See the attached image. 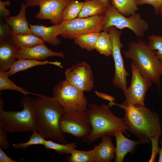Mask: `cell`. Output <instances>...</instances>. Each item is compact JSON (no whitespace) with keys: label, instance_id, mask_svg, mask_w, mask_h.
<instances>
[{"label":"cell","instance_id":"1","mask_svg":"<svg viewBox=\"0 0 162 162\" xmlns=\"http://www.w3.org/2000/svg\"><path fill=\"white\" fill-rule=\"evenodd\" d=\"M113 104L117 105L124 110V119L128 131L146 143L151 142L152 153L150 160L154 161L160 149L158 146L159 139L161 134L159 115L145 106H124L114 103Z\"/></svg>","mask_w":162,"mask_h":162},{"label":"cell","instance_id":"2","mask_svg":"<svg viewBox=\"0 0 162 162\" xmlns=\"http://www.w3.org/2000/svg\"><path fill=\"white\" fill-rule=\"evenodd\" d=\"M34 100L38 132L45 139L66 143V136L60 126L61 119L64 113L63 108L53 97L41 95Z\"/></svg>","mask_w":162,"mask_h":162},{"label":"cell","instance_id":"3","mask_svg":"<svg viewBox=\"0 0 162 162\" xmlns=\"http://www.w3.org/2000/svg\"><path fill=\"white\" fill-rule=\"evenodd\" d=\"M86 111L89 118L92 130L90 134L81 140L84 142L90 144L106 136H114L115 130L121 129L127 134L128 128L124 119L114 115L110 107L104 104L98 106L94 103L88 104Z\"/></svg>","mask_w":162,"mask_h":162},{"label":"cell","instance_id":"4","mask_svg":"<svg viewBox=\"0 0 162 162\" xmlns=\"http://www.w3.org/2000/svg\"><path fill=\"white\" fill-rule=\"evenodd\" d=\"M128 45V50H123L125 58L132 59L142 75L160 88L162 61L144 41L138 39L137 42L129 43Z\"/></svg>","mask_w":162,"mask_h":162},{"label":"cell","instance_id":"5","mask_svg":"<svg viewBox=\"0 0 162 162\" xmlns=\"http://www.w3.org/2000/svg\"><path fill=\"white\" fill-rule=\"evenodd\" d=\"M21 105L23 109L19 111H5L0 105V127L10 133L38 131L34 99L25 96Z\"/></svg>","mask_w":162,"mask_h":162},{"label":"cell","instance_id":"6","mask_svg":"<svg viewBox=\"0 0 162 162\" xmlns=\"http://www.w3.org/2000/svg\"><path fill=\"white\" fill-rule=\"evenodd\" d=\"M112 26L121 30L128 28L140 38L143 37L148 28V23L141 18L139 14L135 13L127 17L111 4L107 8L104 16L102 30L109 32V28Z\"/></svg>","mask_w":162,"mask_h":162},{"label":"cell","instance_id":"7","mask_svg":"<svg viewBox=\"0 0 162 162\" xmlns=\"http://www.w3.org/2000/svg\"><path fill=\"white\" fill-rule=\"evenodd\" d=\"M52 93L53 97L63 108L64 112L87 109L88 104L84 92L65 80L57 83Z\"/></svg>","mask_w":162,"mask_h":162},{"label":"cell","instance_id":"8","mask_svg":"<svg viewBox=\"0 0 162 162\" xmlns=\"http://www.w3.org/2000/svg\"><path fill=\"white\" fill-rule=\"evenodd\" d=\"M103 20L104 16H96L64 20L58 24L59 35L74 39L84 34L100 33L102 30Z\"/></svg>","mask_w":162,"mask_h":162},{"label":"cell","instance_id":"9","mask_svg":"<svg viewBox=\"0 0 162 162\" xmlns=\"http://www.w3.org/2000/svg\"><path fill=\"white\" fill-rule=\"evenodd\" d=\"M112 47V56L115 67L114 77L112 81L113 85L120 88L125 93L127 89V77L130 74L126 70L124 61L121 53V49L123 45L121 41L122 30H118L114 26L109 29Z\"/></svg>","mask_w":162,"mask_h":162},{"label":"cell","instance_id":"10","mask_svg":"<svg viewBox=\"0 0 162 162\" xmlns=\"http://www.w3.org/2000/svg\"><path fill=\"white\" fill-rule=\"evenodd\" d=\"M60 126L64 133L69 134L78 139L88 136L92 130L86 111L64 112L61 119Z\"/></svg>","mask_w":162,"mask_h":162},{"label":"cell","instance_id":"11","mask_svg":"<svg viewBox=\"0 0 162 162\" xmlns=\"http://www.w3.org/2000/svg\"><path fill=\"white\" fill-rule=\"evenodd\" d=\"M130 66L132 75L131 82L126 92L124 93L125 100L121 104L145 106V95L152 82L142 75L132 61Z\"/></svg>","mask_w":162,"mask_h":162},{"label":"cell","instance_id":"12","mask_svg":"<svg viewBox=\"0 0 162 162\" xmlns=\"http://www.w3.org/2000/svg\"><path fill=\"white\" fill-rule=\"evenodd\" d=\"M65 80L83 92H89L94 87L93 74L90 65L85 61L73 65L65 72Z\"/></svg>","mask_w":162,"mask_h":162},{"label":"cell","instance_id":"13","mask_svg":"<svg viewBox=\"0 0 162 162\" xmlns=\"http://www.w3.org/2000/svg\"><path fill=\"white\" fill-rule=\"evenodd\" d=\"M72 0H39L37 5L39 7V12L35 17L41 20L48 19L54 24L62 22L63 11Z\"/></svg>","mask_w":162,"mask_h":162},{"label":"cell","instance_id":"14","mask_svg":"<svg viewBox=\"0 0 162 162\" xmlns=\"http://www.w3.org/2000/svg\"><path fill=\"white\" fill-rule=\"evenodd\" d=\"M20 47L12 38L0 41V72L8 71L17 58Z\"/></svg>","mask_w":162,"mask_h":162},{"label":"cell","instance_id":"15","mask_svg":"<svg viewBox=\"0 0 162 162\" xmlns=\"http://www.w3.org/2000/svg\"><path fill=\"white\" fill-rule=\"evenodd\" d=\"M57 56L64 58L62 52H54L48 48L44 44L28 48H20L17 58L44 61L47 58Z\"/></svg>","mask_w":162,"mask_h":162},{"label":"cell","instance_id":"16","mask_svg":"<svg viewBox=\"0 0 162 162\" xmlns=\"http://www.w3.org/2000/svg\"><path fill=\"white\" fill-rule=\"evenodd\" d=\"M120 129L116 130L114 133L116 142L115 162H122L124 158L128 152L132 153L136 146L139 144L146 143L144 140L134 141L126 137Z\"/></svg>","mask_w":162,"mask_h":162},{"label":"cell","instance_id":"17","mask_svg":"<svg viewBox=\"0 0 162 162\" xmlns=\"http://www.w3.org/2000/svg\"><path fill=\"white\" fill-rule=\"evenodd\" d=\"M27 7L24 3L21 6L19 12L14 16H10L4 19L10 26L12 34H32L26 17V10Z\"/></svg>","mask_w":162,"mask_h":162},{"label":"cell","instance_id":"18","mask_svg":"<svg viewBox=\"0 0 162 162\" xmlns=\"http://www.w3.org/2000/svg\"><path fill=\"white\" fill-rule=\"evenodd\" d=\"M101 138V142L93 149L94 162H111L115 158L116 147L110 136H106Z\"/></svg>","mask_w":162,"mask_h":162},{"label":"cell","instance_id":"19","mask_svg":"<svg viewBox=\"0 0 162 162\" xmlns=\"http://www.w3.org/2000/svg\"><path fill=\"white\" fill-rule=\"evenodd\" d=\"M32 33L41 38L44 41L54 46L59 45L61 41L57 37L59 35L58 24L50 26L43 25L29 24Z\"/></svg>","mask_w":162,"mask_h":162},{"label":"cell","instance_id":"20","mask_svg":"<svg viewBox=\"0 0 162 162\" xmlns=\"http://www.w3.org/2000/svg\"><path fill=\"white\" fill-rule=\"evenodd\" d=\"M51 64L58 66L61 68H63L61 63L57 61L50 62L47 60H39L26 59L21 58L12 64L9 69L6 72L8 77L20 71L38 65Z\"/></svg>","mask_w":162,"mask_h":162},{"label":"cell","instance_id":"21","mask_svg":"<svg viewBox=\"0 0 162 162\" xmlns=\"http://www.w3.org/2000/svg\"><path fill=\"white\" fill-rule=\"evenodd\" d=\"M107 7L98 0H85L78 18H84L96 16H103Z\"/></svg>","mask_w":162,"mask_h":162},{"label":"cell","instance_id":"22","mask_svg":"<svg viewBox=\"0 0 162 162\" xmlns=\"http://www.w3.org/2000/svg\"><path fill=\"white\" fill-rule=\"evenodd\" d=\"M94 49L101 54L107 57L112 55V45L108 32L103 31L100 32L95 44Z\"/></svg>","mask_w":162,"mask_h":162},{"label":"cell","instance_id":"23","mask_svg":"<svg viewBox=\"0 0 162 162\" xmlns=\"http://www.w3.org/2000/svg\"><path fill=\"white\" fill-rule=\"evenodd\" d=\"M12 38L20 48H28L40 44L45 41L40 38L33 34H12Z\"/></svg>","mask_w":162,"mask_h":162},{"label":"cell","instance_id":"24","mask_svg":"<svg viewBox=\"0 0 162 162\" xmlns=\"http://www.w3.org/2000/svg\"><path fill=\"white\" fill-rule=\"evenodd\" d=\"M100 34V32H92L80 35L74 39L75 43L82 49L93 50Z\"/></svg>","mask_w":162,"mask_h":162},{"label":"cell","instance_id":"25","mask_svg":"<svg viewBox=\"0 0 162 162\" xmlns=\"http://www.w3.org/2000/svg\"><path fill=\"white\" fill-rule=\"evenodd\" d=\"M111 3L119 12L127 17L135 13L138 9L133 0H112Z\"/></svg>","mask_w":162,"mask_h":162},{"label":"cell","instance_id":"26","mask_svg":"<svg viewBox=\"0 0 162 162\" xmlns=\"http://www.w3.org/2000/svg\"><path fill=\"white\" fill-rule=\"evenodd\" d=\"M7 75L6 72H0V91L11 90L21 92L25 96L29 94H33L37 96L42 94L31 92L26 90V89L16 85L11 80Z\"/></svg>","mask_w":162,"mask_h":162},{"label":"cell","instance_id":"27","mask_svg":"<svg viewBox=\"0 0 162 162\" xmlns=\"http://www.w3.org/2000/svg\"><path fill=\"white\" fill-rule=\"evenodd\" d=\"M84 2L72 0L65 8L62 16V22L76 18L83 5Z\"/></svg>","mask_w":162,"mask_h":162},{"label":"cell","instance_id":"28","mask_svg":"<svg viewBox=\"0 0 162 162\" xmlns=\"http://www.w3.org/2000/svg\"><path fill=\"white\" fill-rule=\"evenodd\" d=\"M70 155L66 158L68 162H94V150L80 151L74 149Z\"/></svg>","mask_w":162,"mask_h":162},{"label":"cell","instance_id":"29","mask_svg":"<svg viewBox=\"0 0 162 162\" xmlns=\"http://www.w3.org/2000/svg\"><path fill=\"white\" fill-rule=\"evenodd\" d=\"M44 146L46 149L53 150L59 154H70L76 146L75 142L62 144L56 143L50 140H46Z\"/></svg>","mask_w":162,"mask_h":162},{"label":"cell","instance_id":"30","mask_svg":"<svg viewBox=\"0 0 162 162\" xmlns=\"http://www.w3.org/2000/svg\"><path fill=\"white\" fill-rule=\"evenodd\" d=\"M46 140L37 131H33L29 140L24 143H13V146L16 148L26 149L28 147L33 145H44Z\"/></svg>","mask_w":162,"mask_h":162},{"label":"cell","instance_id":"31","mask_svg":"<svg viewBox=\"0 0 162 162\" xmlns=\"http://www.w3.org/2000/svg\"><path fill=\"white\" fill-rule=\"evenodd\" d=\"M147 44L156 56L162 61V37L154 35L149 36Z\"/></svg>","mask_w":162,"mask_h":162},{"label":"cell","instance_id":"32","mask_svg":"<svg viewBox=\"0 0 162 162\" xmlns=\"http://www.w3.org/2000/svg\"><path fill=\"white\" fill-rule=\"evenodd\" d=\"M137 6L148 4L154 8L155 14L162 18V0H139L136 2Z\"/></svg>","mask_w":162,"mask_h":162},{"label":"cell","instance_id":"33","mask_svg":"<svg viewBox=\"0 0 162 162\" xmlns=\"http://www.w3.org/2000/svg\"><path fill=\"white\" fill-rule=\"evenodd\" d=\"M12 37V30L10 26L3 22L2 18H0V41Z\"/></svg>","mask_w":162,"mask_h":162},{"label":"cell","instance_id":"34","mask_svg":"<svg viewBox=\"0 0 162 162\" xmlns=\"http://www.w3.org/2000/svg\"><path fill=\"white\" fill-rule=\"evenodd\" d=\"M10 2L9 0L5 1H0V18L5 19L7 17L10 16V12L6 7L10 5Z\"/></svg>","mask_w":162,"mask_h":162},{"label":"cell","instance_id":"35","mask_svg":"<svg viewBox=\"0 0 162 162\" xmlns=\"http://www.w3.org/2000/svg\"><path fill=\"white\" fill-rule=\"evenodd\" d=\"M7 132L0 127V146L4 150L8 149L10 145L7 140Z\"/></svg>","mask_w":162,"mask_h":162},{"label":"cell","instance_id":"36","mask_svg":"<svg viewBox=\"0 0 162 162\" xmlns=\"http://www.w3.org/2000/svg\"><path fill=\"white\" fill-rule=\"evenodd\" d=\"M8 157L0 147V162H18Z\"/></svg>","mask_w":162,"mask_h":162},{"label":"cell","instance_id":"37","mask_svg":"<svg viewBox=\"0 0 162 162\" xmlns=\"http://www.w3.org/2000/svg\"><path fill=\"white\" fill-rule=\"evenodd\" d=\"M95 93L99 97L104 100L110 101V102H113L115 100V98L114 97L106 94L98 92H95Z\"/></svg>","mask_w":162,"mask_h":162},{"label":"cell","instance_id":"38","mask_svg":"<svg viewBox=\"0 0 162 162\" xmlns=\"http://www.w3.org/2000/svg\"><path fill=\"white\" fill-rule=\"evenodd\" d=\"M25 4L28 7L37 5V3L39 0H25Z\"/></svg>","mask_w":162,"mask_h":162},{"label":"cell","instance_id":"39","mask_svg":"<svg viewBox=\"0 0 162 162\" xmlns=\"http://www.w3.org/2000/svg\"><path fill=\"white\" fill-rule=\"evenodd\" d=\"M107 8L111 5V0H98Z\"/></svg>","mask_w":162,"mask_h":162},{"label":"cell","instance_id":"40","mask_svg":"<svg viewBox=\"0 0 162 162\" xmlns=\"http://www.w3.org/2000/svg\"><path fill=\"white\" fill-rule=\"evenodd\" d=\"M160 142L161 145V147L160 148L159 152V157L158 162H162V140H160Z\"/></svg>","mask_w":162,"mask_h":162},{"label":"cell","instance_id":"41","mask_svg":"<svg viewBox=\"0 0 162 162\" xmlns=\"http://www.w3.org/2000/svg\"><path fill=\"white\" fill-rule=\"evenodd\" d=\"M136 3V2L139 0H133Z\"/></svg>","mask_w":162,"mask_h":162},{"label":"cell","instance_id":"42","mask_svg":"<svg viewBox=\"0 0 162 162\" xmlns=\"http://www.w3.org/2000/svg\"></svg>","mask_w":162,"mask_h":162}]
</instances>
